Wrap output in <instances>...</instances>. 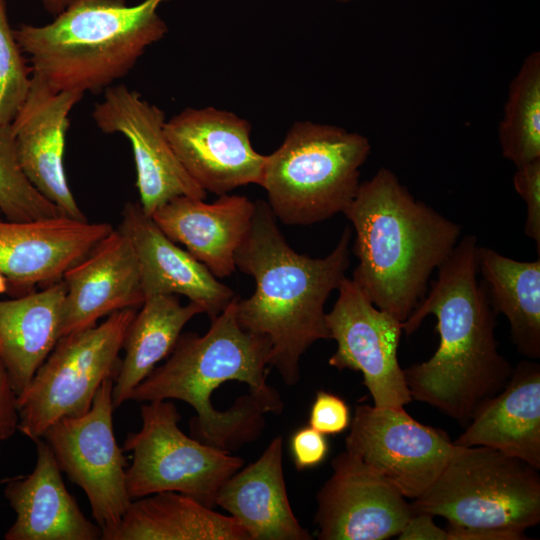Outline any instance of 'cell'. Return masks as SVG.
I'll use <instances>...</instances> for the list:
<instances>
[{
  "label": "cell",
  "instance_id": "6da1fadb",
  "mask_svg": "<svg viewBox=\"0 0 540 540\" xmlns=\"http://www.w3.org/2000/svg\"><path fill=\"white\" fill-rule=\"evenodd\" d=\"M271 345L244 330L236 297L204 335L181 334L169 358L132 391L129 400H181L196 412L200 440L231 451L262 432L264 414H280L283 402L267 383Z\"/></svg>",
  "mask_w": 540,
  "mask_h": 540
},
{
  "label": "cell",
  "instance_id": "7a4b0ae2",
  "mask_svg": "<svg viewBox=\"0 0 540 540\" xmlns=\"http://www.w3.org/2000/svg\"><path fill=\"white\" fill-rule=\"evenodd\" d=\"M477 238L465 235L438 268L437 278L403 322L414 333L428 315L437 319L439 345L419 364L403 369L412 399L466 426L478 408L499 393L514 367L500 353L496 313L477 280Z\"/></svg>",
  "mask_w": 540,
  "mask_h": 540
},
{
  "label": "cell",
  "instance_id": "3957f363",
  "mask_svg": "<svg viewBox=\"0 0 540 540\" xmlns=\"http://www.w3.org/2000/svg\"><path fill=\"white\" fill-rule=\"evenodd\" d=\"M350 239L347 226L327 256L300 254L284 238L268 203L255 201L235 266L256 287L250 297L236 298V318L244 330L268 339L270 366L289 386L299 381L302 355L316 341L330 339L324 306L346 277Z\"/></svg>",
  "mask_w": 540,
  "mask_h": 540
},
{
  "label": "cell",
  "instance_id": "277c9868",
  "mask_svg": "<svg viewBox=\"0 0 540 540\" xmlns=\"http://www.w3.org/2000/svg\"><path fill=\"white\" fill-rule=\"evenodd\" d=\"M343 213L356 234L352 280L378 309L403 323L458 243L460 226L415 199L387 168L360 183Z\"/></svg>",
  "mask_w": 540,
  "mask_h": 540
},
{
  "label": "cell",
  "instance_id": "5b68a950",
  "mask_svg": "<svg viewBox=\"0 0 540 540\" xmlns=\"http://www.w3.org/2000/svg\"><path fill=\"white\" fill-rule=\"evenodd\" d=\"M168 0H74L42 26L14 35L32 76L56 92L97 93L125 77L146 49L168 32L158 13Z\"/></svg>",
  "mask_w": 540,
  "mask_h": 540
},
{
  "label": "cell",
  "instance_id": "8992f818",
  "mask_svg": "<svg viewBox=\"0 0 540 540\" xmlns=\"http://www.w3.org/2000/svg\"><path fill=\"white\" fill-rule=\"evenodd\" d=\"M369 140L341 127L294 123L281 145L266 155L260 186L276 219L310 225L344 212L360 185Z\"/></svg>",
  "mask_w": 540,
  "mask_h": 540
},
{
  "label": "cell",
  "instance_id": "52a82bcc",
  "mask_svg": "<svg viewBox=\"0 0 540 540\" xmlns=\"http://www.w3.org/2000/svg\"><path fill=\"white\" fill-rule=\"evenodd\" d=\"M410 506L464 528L525 532L540 522L539 470L488 447L457 446Z\"/></svg>",
  "mask_w": 540,
  "mask_h": 540
},
{
  "label": "cell",
  "instance_id": "ba28073f",
  "mask_svg": "<svg viewBox=\"0 0 540 540\" xmlns=\"http://www.w3.org/2000/svg\"><path fill=\"white\" fill-rule=\"evenodd\" d=\"M135 308L111 313L100 325L60 337L17 398L18 430L34 441L64 417L86 413L102 382L115 379Z\"/></svg>",
  "mask_w": 540,
  "mask_h": 540
},
{
  "label": "cell",
  "instance_id": "9c48e42d",
  "mask_svg": "<svg viewBox=\"0 0 540 540\" xmlns=\"http://www.w3.org/2000/svg\"><path fill=\"white\" fill-rule=\"evenodd\" d=\"M142 426L127 435L124 451L132 452L126 468L131 500L158 492H177L214 508L222 484L244 461L230 451L188 437L178 426L181 416L171 400L142 404Z\"/></svg>",
  "mask_w": 540,
  "mask_h": 540
},
{
  "label": "cell",
  "instance_id": "30bf717a",
  "mask_svg": "<svg viewBox=\"0 0 540 540\" xmlns=\"http://www.w3.org/2000/svg\"><path fill=\"white\" fill-rule=\"evenodd\" d=\"M113 384L114 379L104 380L86 413L61 418L42 435L60 470L85 492L102 535L118 525L132 501L127 459L113 431Z\"/></svg>",
  "mask_w": 540,
  "mask_h": 540
},
{
  "label": "cell",
  "instance_id": "8fae6325",
  "mask_svg": "<svg viewBox=\"0 0 540 540\" xmlns=\"http://www.w3.org/2000/svg\"><path fill=\"white\" fill-rule=\"evenodd\" d=\"M457 445L404 408L357 405L345 450L360 458L406 499L420 497L438 478Z\"/></svg>",
  "mask_w": 540,
  "mask_h": 540
},
{
  "label": "cell",
  "instance_id": "7c38bea8",
  "mask_svg": "<svg viewBox=\"0 0 540 540\" xmlns=\"http://www.w3.org/2000/svg\"><path fill=\"white\" fill-rule=\"evenodd\" d=\"M337 290L326 313L329 337L337 344L328 364L361 372L374 406L404 408L412 397L397 358L403 323L378 309L352 279L345 277Z\"/></svg>",
  "mask_w": 540,
  "mask_h": 540
},
{
  "label": "cell",
  "instance_id": "4fadbf2b",
  "mask_svg": "<svg viewBox=\"0 0 540 540\" xmlns=\"http://www.w3.org/2000/svg\"><path fill=\"white\" fill-rule=\"evenodd\" d=\"M104 133H121L131 144L140 206L151 216L168 201L188 196L204 199L207 192L185 170L165 133V114L135 90L112 85L92 112Z\"/></svg>",
  "mask_w": 540,
  "mask_h": 540
},
{
  "label": "cell",
  "instance_id": "5bb4252c",
  "mask_svg": "<svg viewBox=\"0 0 540 540\" xmlns=\"http://www.w3.org/2000/svg\"><path fill=\"white\" fill-rule=\"evenodd\" d=\"M250 132L247 120L214 107L186 108L165 123L185 170L203 190L219 196L260 185L266 155L255 151Z\"/></svg>",
  "mask_w": 540,
  "mask_h": 540
},
{
  "label": "cell",
  "instance_id": "9a60e30c",
  "mask_svg": "<svg viewBox=\"0 0 540 540\" xmlns=\"http://www.w3.org/2000/svg\"><path fill=\"white\" fill-rule=\"evenodd\" d=\"M331 467L316 495L318 539L385 540L401 532L413 511L393 485L346 450Z\"/></svg>",
  "mask_w": 540,
  "mask_h": 540
},
{
  "label": "cell",
  "instance_id": "2e32d148",
  "mask_svg": "<svg viewBox=\"0 0 540 540\" xmlns=\"http://www.w3.org/2000/svg\"><path fill=\"white\" fill-rule=\"evenodd\" d=\"M2 216L0 212V273L7 279V293L12 297L62 280L65 271L113 229L106 222L66 216L31 222Z\"/></svg>",
  "mask_w": 540,
  "mask_h": 540
},
{
  "label": "cell",
  "instance_id": "e0dca14e",
  "mask_svg": "<svg viewBox=\"0 0 540 540\" xmlns=\"http://www.w3.org/2000/svg\"><path fill=\"white\" fill-rule=\"evenodd\" d=\"M84 94L56 92L32 76L28 96L11 123L19 164L32 185L63 216L87 220L65 176L63 156L69 115Z\"/></svg>",
  "mask_w": 540,
  "mask_h": 540
},
{
  "label": "cell",
  "instance_id": "ac0fdd59",
  "mask_svg": "<svg viewBox=\"0 0 540 540\" xmlns=\"http://www.w3.org/2000/svg\"><path fill=\"white\" fill-rule=\"evenodd\" d=\"M62 280L61 337L96 325L99 318L145 300L138 259L128 236L112 229Z\"/></svg>",
  "mask_w": 540,
  "mask_h": 540
},
{
  "label": "cell",
  "instance_id": "d6986e66",
  "mask_svg": "<svg viewBox=\"0 0 540 540\" xmlns=\"http://www.w3.org/2000/svg\"><path fill=\"white\" fill-rule=\"evenodd\" d=\"M121 217L119 229L128 236L135 250L145 299L155 295H184L202 306L213 320L235 298L231 288L168 238L139 203H126Z\"/></svg>",
  "mask_w": 540,
  "mask_h": 540
},
{
  "label": "cell",
  "instance_id": "ffe728a7",
  "mask_svg": "<svg viewBox=\"0 0 540 540\" xmlns=\"http://www.w3.org/2000/svg\"><path fill=\"white\" fill-rule=\"evenodd\" d=\"M32 472L10 480L4 496L16 513L5 540H101L102 530L87 519L67 491L62 471L46 441L34 440Z\"/></svg>",
  "mask_w": 540,
  "mask_h": 540
},
{
  "label": "cell",
  "instance_id": "44dd1931",
  "mask_svg": "<svg viewBox=\"0 0 540 540\" xmlns=\"http://www.w3.org/2000/svg\"><path fill=\"white\" fill-rule=\"evenodd\" d=\"M254 211L255 202L246 196L223 194L212 203L179 196L159 207L151 217L168 238L184 245L220 279L236 270L235 253Z\"/></svg>",
  "mask_w": 540,
  "mask_h": 540
},
{
  "label": "cell",
  "instance_id": "7402d4cb",
  "mask_svg": "<svg viewBox=\"0 0 540 540\" xmlns=\"http://www.w3.org/2000/svg\"><path fill=\"white\" fill-rule=\"evenodd\" d=\"M283 439L276 436L259 458L220 487L216 506L233 517L249 540H311L291 508L282 465Z\"/></svg>",
  "mask_w": 540,
  "mask_h": 540
},
{
  "label": "cell",
  "instance_id": "603a6c76",
  "mask_svg": "<svg viewBox=\"0 0 540 540\" xmlns=\"http://www.w3.org/2000/svg\"><path fill=\"white\" fill-rule=\"evenodd\" d=\"M453 442L488 447L540 470V365L519 362L505 387L478 408Z\"/></svg>",
  "mask_w": 540,
  "mask_h": 540
},
{
  "label": "cell",
  "instance_id": "cb8c5ba5",
  "mask_svg": "<svg viewBox=\"0 0 540 540\" xmlns=\"http://www.w3.org/2000/svg\"><path fill=\"white\" fill-rule=\"evenodd\" d=\"M63 280L29 294L0 300V355L17 398L61 337Z\"/></svg>",
  "mask_w": 540,
  "mask_h": 540
},
{
  "label": "cell",
  "instance_id": "d4e9b609",
  "mask_svg": "<svg viewBox=\"0 0 540 540\" xmlns=\"http://www.w3.org/2000/svg\"><path fill=\"white\" fill-rule=\"evenodd\" d=\"M101 540H249L230 515L192 497L158 492L132 500L118 525Z\"/></svg>",
  "mask_w": 540,
  "mask_h": 540
},
{
  "label": "cell",
  "instance_id": "484cf974",
  "mask_svg": "<svg viewBox=\"0 0 540 540\" xmlns=\"http://www.w3.org/2000/svg\"><path fill=\"white\" fill-rule=\"evenodd\" d=\"M136 312L124 343V359L114 379V408L129 401L134 388L174 349L183 327L204 309L190 301L181 305L175 295L148 297Z\"/></svg>",
  "mask_w": 540,
  "mask_h": 540
},
{
  "label": "cell",
  "instance_id": "4316f807",
  "mask_svg": "<svg viewBox=\"0 0 540 540\" xmlns=\"http://www.w3.org/2000/svg\"><path fill=\"white\" fill-rule=\"evenodd\" d=\"M478 272L487 282L489 303L509 324L518 353L540 358V256L518 261L483 246L477 247Z\"/></svg>",
  "mask_w": 540,
  "mask_h": 540
},
{
  "label": "cell",
  "instance_id": "83f0119b",
  "mask_svg": "<svg viewBox=\"0 0 540 540\" xmlns=\"http://www.w3.org/2000/svg\"><path fill=\"white\" fill-rule=\"evenodd\" d=\"M503 156L516 167L540 159V53L532 52L510 85L499 126Z\"/></svg>",
  "mask_w": 540,
  "mask_h": 540
},
{
  "label": "cell",
  "instance_id": "f1b7e54d",
  "mask_svg": "<svg viewBox=\"0 0 540 540\" xmlns=\"http://www.w3.org/2000/svg\"><path fill=\"white\" fill-rule=\"evenodd\" d=\"M0 212L10 221L63 216L29 181L17 159L11 124L0 126Z\"/></svg>",
  "mask_w": 540,
  "mask_h": 540
},
{
  "label": "cell",
  "instance_id": "f546056e",
  "mask_svg": "<svg viewBox=\"0 0 540 540\" xmlns=\"http://www.w3.org/2000/svg\"><path fill=\"white\" fill-rule=\"evenodd\" d=\"M0 0V126L11 124L28 96L32 73Z\"/></svg>",
  "mask_w": 540,
  "mask_h": 540
},
{
  "label": "cell",
  "instance_id": "4dcf8cb0",
  "mask_svg": "<svg viewBox=\"0 0 540 540\" xmlns=\"http://www.w3.org/2000/svg\"><path fill=\"white\" fill-rule=\"evenodd\" d=\"M516 168L513 184L527 208L524 233L534 241L540 256V159Z\"/></svg>",
  "mask_w": 540,
  "mask_h": 540
},
{
  "label": "cell",
  "instance_id": "1f68e13d",
  "mask_svg": "<svg viewBox=\"0 0 540 540\" xmlns=\"http://www.w3.org/2000/svg\"><path fill=\"white\" fill-rule=\"evenodd\" d=\"M351 412L346 401L328 391H317L309 412V426L324 435L341 434L349 428Z\"/></svg>",
  "mask_w": 540,
  "mask_h": 540
},
{
  "label": "cell",
  "instance_id": "d6a6232c",
  "mask_svg": "<svg viewBox=\"0 0 540 540\" xmlns=\"http://www.w3.org/2000/svg\"><path fill=\"white\" fill-rule=\"evenodd\" d=\"M326 435L311 426H304L291 435L290 453L297 470L302 471L320 465L329 453Z\"/></svg>",
  "mask_w": 540,
  "mask_h": 540
},
{
  "label": "cell",
  "instance_id": "836d02e7",
  "mask_svg": "<svg viewBox=\"0 0 540 540\" xmlns=\"http://www.w3.org/2000/svg\"><path fill=\"white\" fill-rule=\"evenodd\" d=\"M18 420L17 395L0 355V441L8 440L15 434Z\"/></svg>",
  "mask_w": 540,
  "mask_h": 540
},
{
  "label": "cell",
  "instance_id": "e575fe53",
  "mask_svg": "<svg viewBox=\"0 0 540 540\" xmlns=\"http://www.w3.org/2000/svg\"><path fill=\"white\" fill-rule=\"evenodd\" d=\"M433 517L424 512L413 513L397 538L399 540H449L447 530L437 526Z\"/></svg>",
  "mask_w": 540,
  "mask_h": 540
},
{
  "label": "cell",
  "instance_id": "d590c367",
  "mask_svg": "<svg viewBox=\"0 0 540 540\" xmlns=\"http://www.w3.org/2000/svg\"><path fill=\"white\" fill-rule=\"evenodd\" d=\"M449 540H525V532L500 529H470L447 523Z\"/></svg>",
  "mask_w": 540,
  "mask_h": 540
},
{
  "label": "cell",
  "instance_id": "8d00e7d4",
  "mask_svg": "<svg viewBox=\"0 0 540 540\" xmlns=\"http://www.w3.org/2000/svg\"><path fill=\"white\" fill-rule=\"evenodd\" d=\"M44 9L56 16L60 14L74 0H39Z\"/></svg>",
  "mask_w": 540,
  "mask_h": 540
},
{
  "label": "cell",
  "instance_id": "74e56055",
  "mask_svg": "<svg viewBox=\"0 0 540 540\" xmlns=\"http://www.w3.org/2000/svg\"><path fill=\"white\" fill-rule=\"evenodd\" d=\"M8 291V282L4 275L0 273V294L7 293Z\"/></svg>",
  "mask_w": 540,
  "mask_h": 540
},
{
  "label": "cell",
  "instance_id": "f35d334b",
  "mask_svg": "<svg viewBox=\"0 0 540 540\" xmlns=\"http://www.w3.org/2000/svg\"><path fill=\"white\" fill-rule=\"evenodd\" d=\"M343 1H349V0H343Z\"/></svg>",
  "mask_w": 540,
  "mask_h": 540
}]
</instances>
